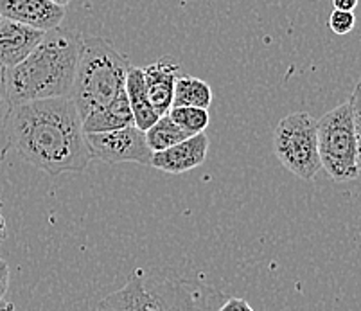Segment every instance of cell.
Listing matches in <instances>:
<instances>
[{
  "label": "cell",
  "instance_id": "cell-16",
  "mask_svg": "<svg viewBox=\"0 0 361 311\" xmlns=\"http://www.w3.org/2000/svg\"><path fill=\"white\" fill-rule=\"evenodd\" d=\"M187 137L189 135L167 114L166 116H160L159 121L149 130H146L147 146H149L153 153L171 148V146L185 140Z\"/></svg>",
  "mask_w": 361,
  "mask_h": 311
},
{
  "label": "cell",
  "instance_id": "cell-13",
  "mask_svg": "<svg viewBox=\"0 0 361 311\" xmlns=\"http://www.w3.org/2000/svg\"><path fill=\"white\" fill-rule=\"evenodd\" d=\"M83 123L85 133H99V132H110V130H119V128L133 126V114H131L130 101H128V94L123 99L116 101L114 104L106 108H101L96 112L88 114Z\"/></svg>",
  "mask_w": 361,
  "mask_h": 311
},
{
  "label": "cell",
  "instance_id": "cell-19",
  "mask_svg": "<svg viewBox=\"0 0 361 311\" xmlns=\"http://www.w3.org/2000/svg\"><path fill=\"white\" fill-rule=\"evenodd\" d=\"M350 108H353L354 130H356L357 140V178H361V81L356 85L354 92L349 97Z\"/></svg>",
  "mask_w": 361,
  "mask_h": 311
},
{
  "label": "cell",
  "instance_id": "cell-24",
  "mask_svg": "<svg viewBox=\"0 0 361 311\" xmlns=\"http://www.w3.org/2000/svg\"><path fill=\"white\" fill-rule=\"evenodd\" d=\"M4 240H6V218H4V211H2V200H0V247H2Z\"/></svg>",
  "mask_w": 361,
  "mask_h": 311
},
{
  "label": "cell",
  "instance_id": "cell-22",
  "mask_svg": "<svg viewBox=\"0 0 361 311\" xmlns=\"http://www.w3.org/2000/svg\"><path fill=\"white\" fill-rule=\"evenodd\" d=\"M9 288V267L2 257H0V300H4Z\"/></svg>",
  "mask_w": 361,
  "mask_h": 311
},
{
  "label": "cell",
  "instance_id": "cell-5",
  "mask_svg": "<svg viewBox=\"0 0 361 311\" xmlns=\"http://www.w3.org/2000/svg\"><path fill=\"white\" fill-rule=\"evenodd\" d=\"M274 152L293 175L302 180H313L322 169L317 119L307 112L282 117L274 132Z\"/></svg>",
  "mask_w": 361,
  "mask_h": 311
},
{
  "label": "cell",
  "instance_id": "cell-1",
  "mask_svg": "<svg viewBox=\"0 0 361 311\" xmlns=\"http://www.w3.org/2000/svg\"><path fill=\"white\" fill-rule=\"evenodd\" d=\"M11 146L25 162L51 176L83 173L92 160L83 123L71 96L15 104Z\"/></svg>",
  "mask_w": 361,
  "mask_h": 311
},
{
  "label": "cell",
  "instance_id": "cell-11",
  "mask_svg": "<svg viewBox=\"0 0 361 311\" xmlns=\"http://www.w3.org/2000/svg\"><path fill=\"white\" fill-rule=\"evenodd\" d=\"M142 71L151 104L159 116H166L173 106L175 85L180 76V65L175 60H171V56H164L155 63L147 65Z\"/></svg>",
  "mask_w": 361,
  "mask_h": 311
},
{
  "label": "cell",
  "instance_id": "cell-6",
  "mask_svg": "<svg viewBox=\"0 0 361 311\" xmlns=\"http://www.w3.org/2000/svg\"><path fill=\"white\" fill-rule=\"evenodd\" d=\"M228 297L191 279L144 281L140 311H218Z\"/></svg>",
  "mask_w": 361,
  "mask_h": 311
},
{
  "label": "cell",
  "instance_id": "cell-23",
  "mask_svg": "<svg viewBox=\"0 0 361 311\" xmlns=\"http://www.w3.org/2000/svg\"><path fill=\"white\" fill-rule=\"evenodd\" d=\"M334 9H340V11H354L357 6V0H333Z\"/></svg>",
  "mask_w": 361,
  "mask_h": 311
},
{
  "label": "cell",
  "instance_id": "cell-8",
  "mask_svg": "<svg viewBox=\"0 0 361 311\" xmlns=\"http://www.w3.org/2000/svg\"><path fill=\"white\" fill-rule=\"evenodd\" d=\"M0 15L6 20L47 32L60 28L65 18V8L52 0H0Z\"/></svg>",
  "mask_w": 361,
  "mask_h": 311
},
{
  "label": "cell",
  "instance_id": "cell-4",
  "mask_svg": "<svg viewBox=\"0 0 361 311\" xmlns=\"http://www.w3.org/2000/svg\"><path fill=\"white\" fill-rule=\"evenodd\" d=\"M317 130L322 168L334 182L356 180L357 140L349 101L324 114L317 121Z\"/></svg>",
  "mask_w": 361,
  "mask_h": 311
},
{
  "label": "cell",
  "instance_id": "cell-12",
  "mask_svg": "<svg viewBox=\"0 0 361 311\" xmlns=\"http://www.w3.org/2000/svg\"><path fill=\"white\" fill-rule=\"evenodd\" d=\"M126 94L128 101H130L131 114H133V121L135 126L142 132L149 130L153 124L159 121V114L151 104L149 96H147L146 81H144V71L139 67H130L126 78Z\"/></svg>",
  "mask_w": 361,
  "mask_h": 311
},
{
  "label": "cell",
  "instance_id": "cell-14",
  "mask_svg": "<svg viewBox=\"0 0 361 311\" xmlns=\"http://www.w3.org/2000/svg\"><path fill=\"white\" fill-rule=\"evenodd\" d=\"M140 274L142 272L137 270L123 288L104 297L96 311H140L144 291V277Z\"/></svg>",
  "mask_w": 361,
  "mask_h": 311
},
{
  "label": "cell",
  "instance_id": "cell-25",
  "mask_svg": "<svg viewBox=\"0 0 361 311\" xmlns=\"http://www.w3.org/2000/svg\"><path fill=\"white\" fill-rule=\"evenodd\" d=\"M0 311H15V306L8 300H0Z\"/></svg>",
  "mask_w": 361,
  "mask_h": 311
},
{
  "label": "cell",
  "instance_id": "cell-26",
  "mask_svg": "<svg viewBox=\"0 0 361 311\" xmlns=\"http://www.w3.org/2000/svg\"><path fill=\"white\" fill-rule=\"evenodd\" d=\"M52 2H54V4H58V6H63V8H65V6H67L71 0H52Z\"/></svg>",
  "mask_w": 361,
  "mask_h": 311
},
{
  "label": "cell",
  "instance_id": "cell-21",
  "mask_svg": "<svg viewBox=\"0 0 361 311\" xmlns=\"http://www.w3.org/2000/svg\"><path fill=\"white\" fill-rule=\"evenodd\" d=\"M218 311H254V307L246 303L245 299H235V297H228L225 303L219 306Z\"/></svg>",
  "mask_w": 361,
  "mask_h": 311
},
{
  "label": "cell",
  "instance_id": "cell-10",
  "mask_svg": "<svg viewBox=\"0 0 361 311\" xmlns=\"http://www.w3.org/2000/svg\"><path fill=\"white\" fill-rule=\"evenodd\" d=\"M45 32L18 22L0 20V68L9 71L25 60L44 40Z\"/></svg>",
  "mask_w": 361,
  "mask_h": 311
},
{
  "label": "cell",
  "instance_id": "cell-2",
  "mask_svg": "<svg viewBox=\"0 0 361 311\" xmlns=\"http://www.w3.org/2000/svg\"><path fill=\"white\" fill-rule=\"evenodd\" d=\"M80 35L63 29L47 31L22 63L6 71V85L13 106L29 101L71 96L80 63Z\"/></svg>",
  "mask_w": 361,
  "mask_h": 311
},
{
  "label": "cell",
  "instance_id": "cell-20",
  "mask_svg": "<svg viewBox=\"0 0 361 311\" xmlns=\"http://www.w3.org/2000/svg\"><path fill=\"white\" fill-rule=\"evenodd\" d=\"M356 25V16L354 11H340L334 9L329 16V28L334 35H349Z\"/></svg>",
  "mask_w": 361,
  "mask_h": 311
},
{
  "label": "cell",
  "instance_id": "cell-9",
  "mask_svg": "<svg viewBox=\"0 0 361 311\" xmlns=\"http://www.w3.org/2000/svg\"><path fill=\"white\" fill-rule=\"evenodd\" d=\"M209 153V137L205 133L187 137L182 142L171 148L155 152L151 157V168L169 175H182V173L196 169L207 160Z\"/></svg>",
  "mask_w": 361,
  "mask_h": 311
},
{
  "label": "cell",
  "instance_id": "cell-17",
  "mask_svg": "<svg viewBox=\"0 0 361 311\" xmlns=\"http://www.w3.org/2000/svg\"><path fill=\"white\" fill-rule=\"evenodd\" d=\"M167 116L175 121L187 135H198V133H205L207 126L211 123V116L207 108H196V106H171Z\"/></svg>",
  "mask_w": 361,
  "mask_h": 311
},
{
  "label": "cell",
  "instance_id": "cell-3",
  "mask_svg": "<svg viewBox=\"0 0 361 311\" xmlns=\"http://www.w3.org/2000/svg\"><path fill=\"white\" fill-rule=\"evenodd\" d=\"M130 60L99 36L83 38L71 99L81 119L126 97Z\"/></svg>",
  "mask_w": 361,
  "mask_h": 311
},
{
  "label": "cell",
  "instance_id": "cell-15",
  "mask_svg": "<svg viewBox=\"0 0 361 311\" xmlns=\"http://www.w3.org/2000/svg\"><path fill=\"white\" fill-rule=\"evenodd\" d=\"M212 90L207 81L195 76H178L175 85V97L173 106H196L211 108Z\"/></svg>",
  "mask_w": 361,
  "mask_h": 311
},
{
  "label": "cell",
  "instance_id": "cell-7",
  "mask_svg": "<svg viewBox=\"0 0 361 311\" xmlns=\"http://www.w3.org/2000/svg\"><path fill=\"white\" fill-rule=\"evenodd\" d=\"M92 160L104 164H142L149 166L153 152L147 146L146 132L133 126L110 130V132L85 133Z\"/></svg>",
  "mask_w": 361,
  "mask_h": 311
},
{
  "label": "cell",
  "instance_id": "cell-18",
  "mask_svg": "<svg viewBox=\"0 0 361 311\" xmlns=\"http://www.w3.org/2000/svg\"><path fill=\"white\" fill-rule=\"evenodd\" d=\"M11 114L13 103L9 99L8 85H6V71L0 68V162L6 159L11 146Z\"/></svg>",
  "mask_w": 361,
  "mask_h": 311
},
{
  "label": "cell",
  "instance_id": "cell-27",
  "mask_svg": "<svg viewBox=\"0 0 361 311\" xmlns=\"http://www.w3.org/2000/svg\"><path fill=\"white\" fill-rule=\"evenodd\" d=\"M0 20H2V15H0Z\"/></svg>",
  "mask_w": 361,
  "mask_h": 311
}]
</instances>
